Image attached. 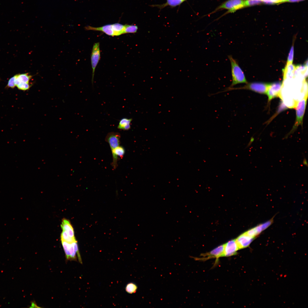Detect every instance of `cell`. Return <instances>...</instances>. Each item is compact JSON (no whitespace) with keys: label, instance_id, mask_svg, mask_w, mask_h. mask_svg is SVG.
<instances>
[{"label":"cell","instance_id":"cell-16","mask_svg":"<svg viewBox=\"0 0 308 308\" xmlns=\"http://www.w3.org/2000/svg\"><path fill=\"white\" fill-rule=\"evenodd\" d=\"M32 77V76L29 74L28 73L17 74L15 80L16 86L20 83H29Z\"/></svg>","mask_w":308,"mask_h":308},{"label":"cell","instance_id":"cell-12","mask_svg":"<svg viewBox=\"0 0 308 308\" xmlns=\"http://www.w3.org/2000/svg\"><path fill=\"white\" fill-rule=\"evenodd\" d=\"M111 151L112 157V165L113 169H116L118 166L117 162L119 158L123 157L125 153V150L122 146L119 145Z\"/></svg>","mask_w":308,"mask_h":308},{"label":"cell","instance_id":"cell-27","mask_svg":"<svg viewBox=\"0 0 308 308\" xmlns=\"http://www.w3.org/2000/svg\"><path fill=\"white\" fill-rule=\"evenodd\" d=\"M262 3L267 4H275L281 3V0H262Z\"/></svg>","mask_w":308,"mask_h":308},{"label":"cell","instance_id":"cell-8","mask_svg":"<svg viewBox=\"0 0 308 308\" xmlns=\"http://www.w3.org/2000/svg\"><path fill=\"white\" fill-rule=\"evenodd\" d=\"M282 85V83L281 82L270 83L266 94L268 97L269 102L275 98L280 96Z\"/></svg>","mask_w":308,"mask_h":308},{"label":"cell","instance_id":"cell-10","mask_svg":"<svg viewBox=\"0 0 308 308\" xmlns=\"http://www.w3.org/2000/svg\"><path fill=\"white\" fill-rule=\"evenodd\" d=\"M121 135L117 132H111L108 133L105 140L109 145L111 151L120 145Z\"/></svg>","mask_w":308,"mask_h":308},{"label":"cell","instance_id":"cell-20","mask_svg":"<svg viewBox=\"0 0 308 308\" xmlns=\"http://www.w3.org/2000/svg\"><path fill=\"white\" fill-rule=\"evenodd\" d=\"M137 289V286L133 283H130L127 284L125 288L126 291L128 293L131 294L135 293Z\"/></svg>","mask_w":308,"mask_h":308},{"label":"cell","instance_id":"cell-19","mask_svg":"<svg viewBox=\"0 0 308 308\" xmlns=\"http://www.w3.org/2000/svg\"><path fill=\"white\" fill-rule=\"evenodd\" d=\"M138 29V27L135 25H125L123 34L129 33H135Z\"/></svg>","mask_w":308,"mask_h":308},{"label":"cell","instance_id":"cell-30","mask_svg":"<svg viewBox=\"0 0 308 308\" xmlns=\"http://www.w3.org/2000/svg\"><path fill=\"white\" fill-rule=\"evenodd\" d=\"M30 307H37L39 308L40 307L38 306L35 303V302H32L31 303V306Z\"/></svg>","mask_w":308,"mask_h":308},{"label":"cell","instance_id":"cell-25","mask_svg":"<svg viewBox=\"0 0 308 308\" xmlns=\"http://www.w3.org/2000/svg\"><path fill=\"white\" fill-rule=\"evenodd\" d=\"M167 4L172 7L181 4L184 1L183 0H167Z\"/></svg>","mask_w":308,"mask_h":308},{"label":"cell","instance_id":"cell-32","mask_svg":"<svg viewBox=\"0 0 308 308\" xmlns=\"http://www.w3.org/2000/svg\"><path fill=\"white\" fill-rule=\"evenodd\" d=\"M287 0H281V3L287 2Z\"/></svg>","mask_w":308,"mask_h":308},{"label":"cell","instance_id":"cell-21","mask_svg":"<svg viewBox=\"0 0 308 308\" xmlns=\"http://www.w3.org/2000/svg\"><path fill=\"white\" fill-rule=\"evenodd\" d=\"M61 239L69 243H72L76 241L75 238H72L68 236L64 231H62L61 235Z\"/></svg>","mask_w":308,"mask_h":308},{"label":"cell","instance_id":"cell-11","mask_svg":"<svg viewBox=\"0 0 308 308\" xmlns=\"http://www.w3.org/2000/svg\"><path fill=\"white\" fill-rule=\"evenodd\" d=\"M254 239L244 232L240 235L235 240L239 249L240 250L249 246Z\"/></svg>","mask_w":308,"mask_h":308},{"label":"cell","instance_id":"cell-6","mask_svg":"<svg viewBox=\"0 0 308 308\" xmlns=\"http://www.w3.org/2000/svg\"><path fill=\"white\" fill-rule=\"evenodd\" d=\"M100 58V51L99 42L95 43L92 48L91 56V60L92 68V82L94 80L95 69Z\"/></svg>","mask_w":308,"mask_h":308},{"label":"cell","instance_id":"cell-7","mask_svg":"<svg viewBox=\"0 0 308 308\" xmlns=\"http://www.w3.org/2000/svg\"><path fill=\"white\" fill-rule=\"evenodd\" d=\"M244 1V0H229L221 5L218 9H226L229 10V12H233L245 7Z\"/></svg>","mask_w":308,"mask_h":308},{"label":"cell","instance_id":"cell-5","mask_svg":"<svg viewBox=\"0 0 308 308\" xmlns=\"http://www.w3.org/2000/svg\"><path fill=\"white\" fill-rule=\"evenodd\" d=\"M224 248V244L221 245L216 247L210 251L201 255L200 257L196 258V260L200 261H205L211 259L215 258L216 262H217L219 258L223 257Z\"/></svg>","mask_w":308,"mask_h":308},{"label":"cell","instance_id":"cell-23","mask_svg":"<svg viewBox=\"0 0 308 308\" xmlns=\"http://www.w3.org/2000/svg\"><path fill=\"white\" fill-rule=\"evenodd\" d=\"M16 86L19 90L23 91L28 90L31 87L29 83L23 82L19 83Z\"/></svg>","mask_w":308,"mask_h":308},{"label":"cell","instance_id":"cell-26","mask_svg":"<svg viewBox=\"0 0 308 308\" xmlns=\"http://www.w3.org/2000/svg\"><path fill=\"white\" fill-rule=\"evenodd\" d=\"M294 44L292 46L287 57V63H292L294 55Z\"/></svg>","mask_w":308,"mask_h":308},{"label":"cell","instance_id":"cell-29","mask_svg":"<svg viewBox=\"0 0 308 308\" xmlns=\"http://www.w3.org/2000/svg\"><path fill=\"white\" fill-rule=\"evenodd\" d=\"M303 165L306 166L307 167H308V163L306 158L304 157L303 159Z\"/></svg>","mask_w":308,"mask_h":308},{"label":"cell","instance_id":"cell-9","mask_svg":"<svg viewBox=\"0 0 308 308\" xmlns=\"http://www.w3.org/2000/svg\"><path fill=\"white\" fill-rule=\"evenodd\" d=\"M239 250L236 240H232L224 244L223 257H229L236 255Z\"/></svg>","mask_w":308,"mask_h":308},{"label":"cell","instance_id":"cell-3","mask_svg":"<svg viewBox=\"0 0 308 308\" xmlns=\"http://www.w3.org/2000/svg\"><path fill=\"white\" fill-rule=\"evenodd\" d=\"M61 240L66 259L68 260L76 261V254H77L79 261L80 263L82 264V260L79 253L77 241L69 243Z\"/></svg>","mask_w":308,"mask_h":308},{"label":"cell","instance_id":"cell-22","mask_svg":"<svg viewBox=\"0 0 308 308\" xmlns=\"http://www.w3.org/2000/svg\"><path fill=\"white\" fill-rule=\"evenodd\" d=\"M262 3V0H245V7H248L261 4Z\"/></svg>","mask_w":308,"mask_h":308},{"label":"cell","instance_id":"cell-15","mask_svg":"<svg viewBox=\"0 0 308 308\" xmlns=\"http://www.w3.org/2000/svg\"><path fill=\"white\" fill-rule=\"evenodd\" d=\"M132 120V118H122L119 121L117 128L123 130H129L131 128L130 124Z\"/></svg>","mask_w":308,"mask_h":308},{"label":"cell","instance_id":"cell-2","mask_svg":"<svg viewBox=\"0 0 308 308\" xmlns=\"http://www.w3.org/2000/svg\"><path fill=\"white\" fill-rule=\"evenodd\" d=\"M270 83L261 82H253L248 83L244 86L238 88L227 87L222 91L219 92L218 93L234 90L246 89L258 93L260 94H266L268 90Z\"/></svg>","mask_w":308,"mask_h":308},{"label":"cell","instance_id":"cell-14","mask_svg":"<svg viewBox=\"0 0 308 308\" xmlns=\"http://www.w3.org/2000/svg\"><path fill=\"white\" fill-rule=\"evenodd\" d=\"M61 226L62 231L65 232L70 237L75 238L73 228L68 220L64 218L63 219Z\"/></svg>","mask_w":308,"mask_h":308},{"label":"cell","instance_id":"cell-28","mask_svg":"<svg viewBox=\"0 0 308 308\" xmlns=\"http://www.w3.org/2000/svg\"><path fill=\"white\" fill-rule=\"evenodd\" d=\"M254 139L253 137H252L249 142L246 146L245 149H246L249 147L254 141Z\"/></svg>","mask_w":308,"mask_h":308},{"label":"cell","instance_id":"cell-33","mask_svg":"<svg viewBox=\"0 0 308 308\" xmlns=\"http://www.w3.org/2000/svg\"><path fill=\"white\" fill-rule=\"evenodd\" d=\"M183 0V1H185V0Z\"/></svg>","mask_w":308,"mask_h":308},{"label":"cell","instance_id":"cell-1","mask_svg":"<svg viewBox=\"0 0 308 308\" xmlns=\"http://www.w3.org/2000/svg\"><path fill=\"white\" fill-rule=\"evenodd\" d=\"M231 64L232 83L229 87H233L236 85L240 83H247L244 74L239 66L236 60L231 55L228 56Z\"/></svg>","mask_w":308,"mask_h":308},{"label":"cell","instance_id":"cell-31","mask_svg":"<svg viewBox=\"0 0 308 308\" xmlns=\"http://www.w3.org/2000/svg\"><path fill=\"white\" fill-rule=\"evenodd\" d=\"M304 0H287V2H295L301 1Z\"/></svg>","mask_w":308,"mask_h":308},{"label":"cell","instance_id":"cell-4","mask_svg":"<svg viewBox=\"0 0 308 308\" xmlns=\"http://www.w3.org/2000/svg\"><path fill=\"white\" fill-rule=\"evenodd\" d=\"M307 92L305 94L301 100L296 103L295 107L296 108V119L294 125L292 130L285 137L287 138L288 136L292 133L297 127L299 125H302L303 120L305 112L307 100Z\"/></svg>","mask_w":308,"mask_h":308},{"label":"cell","instance_id":"cell-24","mask_svg":"<svg viewBox=\"0 0 308 308\" xmlns=\"http://www.w3.org/2000/svg\"><path fill=\"white\" fill-rule=\"evenodd\" d=\"M17 76V74L12 77L9 80L6 87L13 88L16 86L15 80Z\"/></svg>","mask_w":308,"mask_h":308},{"label":"cell","instance_id":"cell-18","mask_svg":"<svg viewBox=\"0 0 308 308\" xmlns=\"http://www.w3.org/2000/svg\"><path fill=\"white\" fill-rule=\"evenodd\" d=\"M295 68L296 66H295L292 63H287L284 70V78L291 76V75L294 73Z\"/></svg>","mask_w":308,"mask_h":308},{"label":"cell","instance_id":"cell-17","mask_svg":"<svg viewBox=\"0 0 308 308\" xmlns=\"http://www.w3.org/2000/svg\"><path fill=\"white\" fill-rule=\"evenodd\" d=\"M112 25L114 36H118L123 34L125 28V25H123L118 23H115Z\"/></svg>","mask_w":308,"mask_h":308},{"label":"cell","instance_id":"cell-13","mask_svg":"<svg viewBox=\"0 0 308 308\" xmlns=\"http://www.w3.org/2000/svg\"><path fill=\"white\" fill-rule=\"evenodd\" d=\"M85 29L87 30H93L100 31L110 36L114 37V34L112 24H108L99 27H94L90 26L86 27Z\"/></svg>","mask_w":308,"mask_h":308}]
</instances>
